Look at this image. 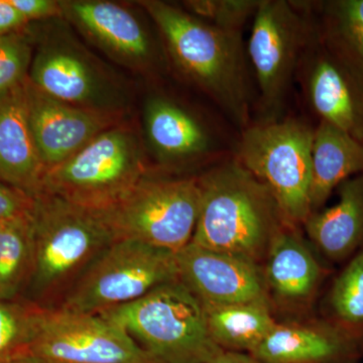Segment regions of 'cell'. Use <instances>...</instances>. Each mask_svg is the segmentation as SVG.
<instances>
[{"mask_svg": "<svg viewBox=\"0 0 363 363\" xmlns=\"http://www.w3.org/2000/svg\"><path fill=\"white\" fill-rule=\"evenodd\" d=\"M154 21L169 56L241 130L250 125L252 92L242 32L210 25L181 7L138 2Z\"/></svg>", "mask_w": 363, "mask_h": 363, "instance_id": "cell-1", "label": "cell"}, {"mask_svg": "<svg viewBox=\"0 0 363 363\" xmlns=\"http://www.w3.org/2000/svg\"><path fill=\"white\" fill-rule=\"evenodd\" d=\"M198 181L201 197L191 242L259 264L266 259L272 240L286 224L269 189L234 157Z\"/></svg>", "mask_w": 363, "mask_h": 363, "instance_id": "cell-2", "label": "cell"}, {"mask_svg": "<svg viewBox=\"0 0 363 363\" xmlns=\"http://www.w3.org/2000/svg\"><path fill=\"white\" fill-rule=\"evenodd\" d=\"M33 197V267L28 286L39 298L65 296L114 240L96 212L48 193Z\"/></svg>", "mask_w": 363, "mask_h": 363, "instance_id": "cell-3", "label": "cell"}, {"mask_svg": "<svg viewBox=\"0 0 363 363\" xmlns=\"http://www.w3.org/2000/svg\"><path fill=\"white\" fill-rule=\"evenodd\" d=\"M99 315L123 327L157 363H207L224 351L210 336L202 303L179 281Z\"/></svg>", "mask_w": 363, "mask_h": 363, "instance_id": "cell-4", "label": "cell"}, {"mask_svg": "<svg viewBox=\"0 0 363 363\" xmlns=\"http://www.w3.org/2000/svg\"><path fill=\"white\" fill-rule=\"evenodd\" d=\"M147 175L138 135L121 123L98 135L65 162L45 169L39 192L101 212Z\"/></svg>", "mask_w": 363, "mask_h": 363, "instance_id": "cell-5", "label": "cell"}, {"mask_svg": "<svg viewBox=\"0 0 363 363\" xmlns=\"http://www.w3.org/2000/svg\"><path fill=\"white\" fill-rule=\"evenodd\" d=\"M314 130L298 118L250 124L234 150V159L269 189L284 220L297 228L312 213Z\"/></svg>", "mask_w": 363, "mask_h": 363, "instance_id": "cell-6", "label": "cell"}, {"mask_svg": "<svg viewBox=\"0 0 363 363\" xmlns=\"http://www.w3.org/2000/svg\"><path fill=\"white\" fill-rule=\"evenodd\" d=\"M199 181L142 179L123 198L96 212L116 240H135L177 252L192 241L200 208Z\"/></svg>", "mask_w": 363, "mask_h": 363, "instance_id": "cell-7", "label": "cell"}, {"mask_svg": "<svg viewBox=\"0 0 363 363\" xmlns=\"http://www.w3.org/2000/svg\"><path fill=\"white\" fill-rule=\"evenodd\" d=\"M179 281L176 252L135 240H116L102 250L57 307L101 314Z\"/></svg>", "mask_w": 363, "mask_h": 363, "instance_id": "cell-8", "label": "cell"}, {"mask_svg": "<svg viewBox=\"0 0 363 363\" xmlns=\"http://www.w3.org/2000/svg\"><path fill=\"white\" fill-rule=\"evenodd\" d=\"M247 57L259 87V121L281 119L293 79L318 39L307 11L286 0H262L252 18Z\"/></svg>", "mask_w": 363, "mask_h": 363, "instance_id": "cell-9", "label": "cell"}, {"mask_svg": "<svg viewBox=\"0 0 363 363\" xmlns=\"http://www.w3.org/2000/svg\"><path fill=\"white\" fill-rule=\"evenodd\" d=\"M30 353L44 363H157L116 322L45 306Z\"/></svg>", "mask_w": 363, "mask_h": 363, "instance_id": "cell-10", "label": "cell"}, {"mask_svg": "<svg viewBox=\"0 0 363 363\" xmlns=\"http://www.w3.org/2000/svg\"><path fill=\"white\" fill-rule=\"evenodd\" d=\"M28 80L55 99L94 111L121 112V91L72 40L54 35L33 57Z\"/></svg>", "mask_w": 363, "mask_h": 363, "instance_id": "cell-11", "label": "cell"}, {"mask_svg": "<svg viewBox=\"0 0 363 363\" xmlns=\"http://www.w3.org/2000/svg\"><path fill=\"white\" fill-rule=\"evenodd\" d=\"M179 281L201 303L271 305L264 269L245 257L190 242L176 252Z\"/></svg>", "mask_w": 363, "mask_h": 363, "instance_id": "cell-12", "label": "cell"}, {"mask_svg": "<svg viewBox=\"0 0 363 363\" xmlns=\"http://www.w3.org/2000/svg\"><path fill=\"white\" fill-rule=\"evenodd\" d=\"M25 87L30 130L45 169L65 162L98 135L121 123L123 112L65 104L35 88L28 77Z\"/></svg>", "mask_w": 363, "mask_h": 363, "instance_id": "cell-13", "label": "cell"}, {"mask_svg": "<svg viewBox=\"0 0 363 363\" xmlns=\"http://www.w3.org/2000/svg\"><path fill=\"white\" fill-rule=\"evenodd\" d=\"M60 4L62 16L119 63L145 70L159 61L149 30L125 6L106 0H67Z\"/></svg>", "mask_w": 363, "mask_h": 363, "instance_id": "cell-14", "label": "cell"}, {"mask_svg": "<svg viewBox=\"0 0 363 363\" xmlns=\"http://www.w3.org/2000/svg\"><path fill=\"white\" fill-rule=\"evenodd\" d=\"M301 62L306 98L313 111L363 143V86L333 56L315 47Z\"/></svg>", "mask_w": 363, "mask_h": 363, "instance_id": "cell-15", "label": "cell"}, {"mask_svg": "<svg viewBox=\"0 0 363 363\" xmlns=\"http://www.w3.org/2000/svg\"><path fill=\"white\" fill-rule=\"evenodd\" d=\"M363 352V338L328 320L277 323L248 354L264 363H353Z\"/></svg>", "mask_w": 363, "mask_h": 363, "instance_id": "cell-16", "label": "cell"}, {"mask_svg": "<svg viewBox=\"0 0 363 363\" xmlns=\"http://www.w3.org/2000/svg\"><path fill=\"white\" fill-rule=\"evenodd\" d=\"M264 269L267 292L281 305L298 306L316 295L326 271L297 227L286 224L267 250Z\"/></svg>", "mask_w": 363, "mask_h": 363, "instance_id": "cell-17", "label": "cell"}, {"mask_svg": "<svg viewBox=\"0 0 363 363\" xmlns=\"http://www.w3.org/2000/svg\"><path fill=\"white\" fill-rule=\"evenodd\" d=\"M25 83L0 98V181L33 197L45 168L30 130Z\"/></svg>", "mask_w": 363, "mask_h": 363, "instance_id": "cell-18", "label": "cell"}, {"mask_svg": "<svg viewBox=\"0 0 363 363\" xmlns=\"http://www.w3.org/2000/svg\"><path fill=\"white\" fill-rule=\"evenodd\" d=\"M143 121L150 147L162 164H187L203 159L213 150V138L207 128L169 98H150Z\"/></svg>", "mask_w": 363, "mask_h": 363, "instance_id": "cell-19", "label": "cell"}, {"mask_svg": "<svg viewBox=\"0 0 363 363\" xmlns=\"http://www.w3.org/2000/svg\"><path fill=\"white\" fill-rule=\"evenodd\" d=\"M338 200L308 217L306 233L332 262H346L363 250V173L344 181Z\"/></svg>", "mask_w": 363, "mask_h": 363, "instance_id": "cell-20", "label": "cell"}, {"mask_svg": "<svg viewBox=\"0 0 363 363\" xmlns=\"http://www.w3.org/2000/svg\"><path fill=\"white\" fill-rule=\"evenodd\" d=\"M362 173L363 143L320 121L314 130L312 145V213L323 209L333 191L344 181Z\"/></svg>", "mask_w": 363, "mask_h": 363, "instance_id": "cell-21", "label": "cell"}, {"mask_svg": "<svg viewBox=\"0 0 363 363\" xmlns=\"http://www.w3.org/2000/svg\"><path fill=\"white\" fill-rule=\"evenodd\" d=\"M202 305L210 336L224 351L252 352L278 323L264 303Z\"/></svg>", "mask_w": 363, "mask_h": 363, "instance_id": "cell-22", "label": "cell"}, {"mask_svg": "<svg viewBox=\"0 0 363 363\" xmlns=\"http://www.w3.org/2000/svg\"><path fill=\"white\" fill-rule=\"evenodd\" d=\"M322 45L363 86V0L322 4Z\"/></svg>", "mask_w": 363, "mask_h": 363, "instance_id": "cell-23", "label": "cell"}, {"mask_svg": "<svg viewBox=\"0 0 363 363\" xmlns=\"http://www.w3.org/2000/svg\"><path fill=\"white\" fill-rule=\"evenodd\" d=\"M30 216L0 223V300H14L30 283L33 267Z\"/></svg>", "mask_w": 363, "mask_h": 363, "instance_id": "cell-24", "label": "cell"}, {"mask_svg": "<svg viewBox=\"0 0 363 363\" xmlns=\"http://www.w3.org/2000/svg\"><path fill=\"white\" fill-rule=\"evenodd\" d=\"M327 319L363 338V250L344 264L326 298Z\"/></svg>", "mask_w": 363, "mask_h": 363, "instance_id": "cell-25", "label": "cell"}, {"mask_svg": "<svg viewBox=\"0 0 363 363\" xmlns=\"http://www.w3.org/2000/svg\"><path fill=\"white\" fill-rule=\"evenodd\" d=\"M42 308L16 298L0 300V360L30 353Z\"/></svg>", "mask_w": 363, "mask_h": 363, "instance_id": "cell-26", "label": "cell"}, {"mask_svg": "<svg viewBox=\"0 0 363 363\" xmlns=\"http://www.w3.org/2000/svg\"><path fill=\"white\" fill-rule=\"evenodd\" d=\"M32 61L28 35L18 32L0 35V98L23 84Z\"/></svg>", "mask_w": 363, "mask_h": 363, "instance_id": "cell-27", "label": "cell"}, {"mask_svg": "<svg viewBox=\"0 0 363 363\" xmlns=\"http://www.w3.org/2000/svg\"><path fill=\"white\" fill-rule=\"evenodd\" d=\"M262 0H193L186 1L188 13L210 25L226 30L242 32L253 18Z\"/></svg>", "mask_w": 363, "mask_h": 363, "instance_id": "cell-28", "label": "cell"}, {"mask_svg": "<svg viewBox=\"0 0 363 363\" xmlns=\"http://www.w3.org/2000/svg\"><path fill=\"white\" fill-rule=\"evenodd\" d=\"M33 205L32 196L0 181V223L30 216Z\"/></svg>", "mask_w": 363, "mask_h": 363, "instance_id": "cell-29", "label": "cell"}, {"mask_svg": "<svg viewBox=\"0 0 363 363\" xmlns=\"http://www.w3.org/2000/svg\"><path fill=\"white\" fill-rule=\"evenodd\" d=\"M26 21H40L62 16L60 1L54 0H9Z\"/></svg>", "mask_w": 363, "mask_h": 363, "instance_id": "cell-30", "label": "cell"}, {"mask_svg": "<svg viewBox=\"0 0 363 363\" xmlns=\"http://www.w3.org/2000/svg\"><path fill=\"white\" fill-rule=\"evenodd\" d=\"M28 23L9 0H0V35L18 32Z\"/></svg>", "mask_w": 363, "mask_h": 363, "instance_id": "cell-31", "label": "cell"}, {"mask_svg": "<svg viewBox=\"0 0 363 363\" xmlns=\"http://www.w3.org/2000/svg\"><path fill=\"white\" fill-rule=\"evenodd\" d=\"M207 363H264L250 354L233 351H223L213 359Z\"/></svg>", "mask_w": 363, "mask_h": 363, "instance_id": "cell-32", "label": "cell"}, {"mask_svg": "<svg viewBox=\"0 0 363 363\" xmlns=\"http://www.w3.org/2000/svg\"><path fill=\"white\" fill-rule=\"evenodd\" d=\"M0 363H44L32 353L18 355V357L6 358V359L0 360Z\"/></svg>", "mask_w": 363, "mask_h": 363, "instance_id": "cell-33", "label": "cell"}]
</instances>
